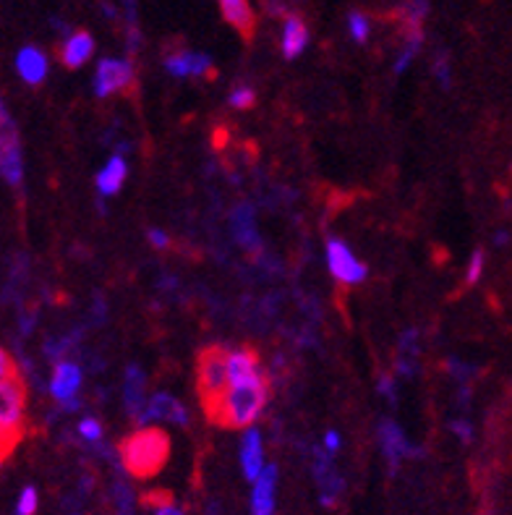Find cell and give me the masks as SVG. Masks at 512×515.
<instances>
[{"label":"cell","instance_id":"obj_18","mask_svg":"<svg viewBox=\"0 0 512 515\" xmlns=\"http://www.w3.org/2000/svg\"><path fill=\"white\" fill-rule=\"evenodd\" d=\"M126 179H129V162L121 155H112L111 160L105 162V168L97 173L94 186H97V191H100L102 197H115V194L123 189Z\"/></svg>","mask_w":512,"mask_h":515},{"label":"cell","instance_id":"obj_12","mask_svg":"<svg viewBox=\"0 0 512 515\" xmlns=\"http://www.w3.org/2000/svg\"><path fill=\"white\" fill-rule=\"evenodd\" d=\"M379 445H382V452H384V458H387V463H390L392 471H398L402 458L413 452L408 448V440H405L402 429L392 419L379 422Z\"/></svg>","mask_w":512,"mask_h":515},{"label":"cell","instance_id":"obj_25","mask_svg":"<svg viewBox=\"0 0 512 515\" xmlns=\"http://www.w3.org/2000/svg\"><path fill=\"white\" fill-rule=\"evenodd\" d=\"M426 14H429V0H408L402 5V16H405V24H408V32H419Z\"/></svg>","mask_w":512,"mask_h":515},{"label":"cell","instance_id":"obj_9","mask_svg":"<svg viewBox=\"0 0 512 515\" xmlns=\"http://www.w3.org/2000/svg\"><path fill=\"white\" fill-rule=\"evenodd\" d=\"M230 233H233L238 247L251 251L254 257L262 254V238H259V230H256V212H254L251 202H238L230 209Z\"/></svg>","mask_w":512,"mask_h":515},{"label":"cell","instance_id":"obj_36","mask_svg":"<svg viewBox=\"0 0 512 515\" xmlns=\"http://www.w3.org/2000/svg\"><path fill=\"white\" fill-rule=\"evenodd\" d=\"M449 429H452V434H455L463 445H468V442L473 440V426H470L468 419H458V422H452Z\"/></svg>","mask_w":512,"mask_h":515},{"label":"cell","instance_id":"obj_1","mask_svg":"<svg viewBox=\"0 0 512 515\" xmlns=\"http://www.w3.org/2000/svg\"><path fill=\"white\" fill-rule=\"evenodd\" d=\"M269 401V380L265 372L248 377V380L233 382L223 395V401L217 403L215 413L209 416V422L227 429H238V426H251L265 411Z\"/></svg>","mask_w":512,"mask_h":515},{"label":"cell","instance_id":"obj_44","mask_svg":"<svg viewBox=\"0 0 512 515\" xmlns=\"http://www.w3.org/2000/svg\"><path fill=\"white\" fill-rule=\"evenodd\" d=\"M507 241H510V233H507V230H497V236H494V247H507Z\"/></svg>","mask_w":512,"mask_h":515},{"label":"cell","instance_id":"obj_28","mask_svg":"<svg viewBox=\"0 0 512 515\" xmlns=\"http://www.w3.org/2000/svg\"><path fill=\"white\" fill-rule=\"evenodd\" d=\"M40 508V494L34 487H24L16 500V515H34Z\"/></svg>","mask_w":512,"mask_h":515},{"label":"cell","instance_id":"obj_15","mask_svg":"<svg viewBox=\"0 0 512 515\" xmlns=\"http://www.w3.org/2000/svg\"><path fill=\"white\" fill-rule=\"evenodd\" d=\"M144 390H147V377H144V372H141L136 364H131V366L126 369V377H123V403H126L129 416H134L136 422H139V416H141L144 408H147Z\"/></svg>","mask_w":512,"mask_h":515},{"label":"cell","instance_id":"obj_23","mask_svg":"<svg viewBox=\"0 0 512 515\" xmlns=\"http://www.w3.org/2000/svg\"><path fill=\"white\" fill-rule=\"evenodd\" d=\"M398 372L402 377H413L419 372V333L408 330L401 337V354H398Z\"/></svg>","mask_w":512,"mask_h":515},{"label":"cell","instance_id":"obj_37","mask_svg":"<svg viewBox=\"0 0 512 515\" xmlns=\"http://www.w3.org/2000/svg\"><path fill=\"white\" fill-rule=\"evenodd\" d=\"M19 374V369H16V364H14V359L0 348V382L11 380V377H16Z\"/></svg>","mask_w":512,"mask_h":515},{"label":"cell","instance_id":"obj_2","mask_svg":"<svg viewBox=\"0 0 512 515\" xmlns=\"http://www.w3.org/2000/svg\"><path fill=\"white\" fill-rule=\"evenodd\" d=\"M118 458L134 479H152L170 458V437L157 426H141L121 440Z\"/></svg>","mask_w":512,"mask_h":515},{"label":"cell","instance_id":"obj_20","mask_svg":"<svg viewBox=\"0 0 512 515\" xmlns=\"http://www.w3.org/2000/svg\"><path fill=\"white\" fill-rule=\"evenodd\" d=\"M220 8H223L225 22L230 24L233 29H238L246 40L254 34L256 16H254V8H251L248 0H220Z\"/></svg>","mask_w":512,"mask_h":515},{"label":"cell","instance_id":"obj_40","mask_svg":"<svg viewBox=\"0 0 512 515\" xmlns=\"http://www.w3.org/2000/svg\"><path fill=\"white\" fill-rule=\"evenodd\" d=\"M340 445H343V440H340L337 432H327V434H324V450H327L330 455H334V452L340 450Z\"/></svg>","mask_w":512,"mask_h":515},{"label":"cell","instance_id":"obj_19","mask_svg":"<svg viewBox=\"0 0 512 515\" xmlns=\"http://www.w3.org/2000/svg\"><path fill=\"white\" fill-rule=\"evenodd\" d=\"M94 53V40L90 32H73L68 34L63 50H61V61L66 68H82Z\"/></svg>","mask_w":512,"mask_h":515},{"label":"cell","instance_id":"obj_41","mask_svg":"<svg viewBox=\"0 0 512 515\" xmlns=\"http://www.w3.org/2000/svg\"><path fill=\"white\" fill-rule=\"evenodd\" d=\"M155 515H186V513L180 510L179 505H173V502H168V500H165V502H159V505L155 508Z\"/></svg>","mask_w":512,"mask_h":515},{"label":"cell","instance_id":"obj_7","mask_svg":"<svg viewBox=\"0 0 512 515\" xmlns=\"http://www.w3.org/2000/svg\"><path fill=\"white\" fill-rule=\"evenodd\" d=\"M327 267L333 272L334 280L340 283H361L366 277V265H361L356 259V254L348 248V244H343L340 238H330L327 241Z\"/></svg>","mask_w":512,"mask_h":515},{"label":"cell","instance_id":"obj_42","mask_svg":"<svg viewBox=\"0 0 512 515\" xmlns=\"http://www.w3.org/2000/svg\"><path fill=\"white\" fill-rule=\"evenodd\" d=\"M22 335H29L32 333V327H34V312H29V314H22Z\"/></svg>","mask_w":512,"mask_h":515},{"label":"cell","instance_id":"obj_14","mask_svg":"<svg viewBox=\"0 0 512 515\" xmlns=\"http://www.w3.org/2000/svg\"><path fill=\"white\" fill-rule=\"evenodd\" d=\"M275 487H277V469L265 466L251 490V515H275Z\"/></svg>","mask_w":512,"mask_h":515},{"label":"cell","instance_id":"obj_33","mask_svg":"<svg viewBox=\"0 0 512 515\" xmlns=\"http://www.w3.org/2000/svg\"><path fill=\"white\" fill-rule=\"evenodd\" d=\"M447 369H449L452 380L458 382L460 387H463V384H470V377L476 374V369H473V366H468V364H463V361H458V359L447 361Z\"/></svg>","mask_w":512,"mask_h":515},{"label":"cell","instance_id":"obj_31","mask_svg":"<svg viewBox=\"0 0 512 515\" xmlns=\"http://www.w3.org/2000/svg\"><path fill=\"white\" fill-rule=\"evenodd\" d=\"M484 262H487L484 248H476V251L470 254V259H468V272H466L468 286H476V283L481 280V275H484Z\"/></svg>","mask_w":512,"mask_h":515},{"label":"cell","instance_id":"obj_26","mask_svg":"<svg viewBox=\"0 0 512 515\" xmlns=\"http://www.w3.org/2000/svg\"><path fill=\"white\" fill-rule=\"evenodd\" d=\"M112 502H115V510H118L115 515H134V492L121 479L112 484Z\"/></svg>","mask_w":512,"mask_h":515},{"label":"cell","instance_id":"obj_8","mask_svg":"<svg viewBox=\"0 0 512 515\" xmlns=\"http://www.w3.org/2000/svg\"><path fill=\"white\" fill-rule=\"evenodd\" d=\"M312 469L314 479H316V484H319V502H322L324 508H333L334 502H337V497L345 490L343 476H340L333 466V455H330L327 450L316 448L314 450Z\"/></svg>","mask_w":512,"mask_h":515},{"label":"cell","instance_id":"obj_27","mask_svg":"<svg viewBox=\"0 0 512 515\" xmlns=\"http://www.w3.org/2000/svg\"><path fill=\"white\" fill-rule=\"evenodd\" d=\"M421 29L419 32H408V43L402 47V53L398 55V61H395V73H402L405 68L413 63V58H416V53H419V47H421Z\"/></svg>","mask_w":512,"mask_h":515},{"label":"cell","instance_id":"obj_21","mask_svg":"<svg viewBox=\"0 0 512 515\" xmlns=\"http://www.w3.org/2000/svg\"><path fill=\"white\" fill-rule=\"evenodd\" d=\"M227 372H230V384L233 382L248 380L254 374L262 372L259 366V354L254 348H236V351H227Z\"/></svg>","mask_w":512,"mask_h":515},{"label":"cell","instance_id":"obj_16","mask_svg":"<svg viewBox=\"0 0 512 515\" xmlns=\"http://www.w3.org/2000/svg\"><path fill=\"white\" fill-rule=\"evenodd\" d=\"M165 68L173 76H204L212 71V58L207 53H194V50H183L176 55L165 58Z\"/></svg>","mask_w":512,"mask_h":515},{"label":"cell","instance_id":"obj_3","mask_svg":"<svg viewBox=\"0 0 512 515\" xmlns=\"http://www.w3.org/2000/svg\"><path fill=\"white\" fill-rule=\"evenodd\" d=\"M230 387V372H227V351L220 345H207L197 356V390H199L201 408L207 416L215 413L217 403Z\"/></svg>","mask_w":512,"mask_h":515},{"label":"cell","instance_id":"obj_17","mask_svg":"<svg viewBox=\"0 0 512 515\" xmlns=\"http://www.w3.org/2000/svg\"><path fill=\"white\" fill-rule=\"evenodd\" d=\"M16 71L26 84L37 87V84L45 82L47 76V55L40 47H22L19 55H16Z\"/></svg>","mask_w":512,"mask_h":515},{"label":"cell","instance_id":"obj_43","mask_svg":"<svg viewBox=\"0 0 512 515\" xmlns=\"http://www.w3.org/2000/svg\"><path fill=\"white\" fill-rule=\"evenodd\" d=\"M102 319H105V301H102V298L97 296V301H94V322L100 325Z\"/></svg>","mask_w":512,"mask_h":515},{"label":"cell","instance_id":"obj_29","mask_svg":"<svg viewBox=\"0 0 512 515\" xmlns=\"http://www.w3.org/2000/svg\"><path fill=\"white\" fill-rule=\"evenodd\" d=\"M76 432H79V437L84 440V442H90V445H100V440H102V424L97 422V419H82L79 426H76Z\"/></svg>","mask_w":512,"mask_h":515},{"label":"cell","instance_id":"obj_24","mask_svg":"<svg viewBox=\"0 0 512 515\" xmlns=\"http://www.w3.org/2000/svg\"><path fill=\"white\" fill-rule=\"evenodd\" d=\"M79 340H82V330H73L63 337H50L45 343V356L55 364H61V361H66V354Z\"/></svg>","mask_w":512,"mask_h":515},{"label":"cell","instance_id":"obj_35","mask_svg":"<svg viewBox=\"0 0 512 515\" xmlns=\"http://www.w3.org/2000/svg\"><path fill=\"white\" fill-rule=\"evenodd\" d=\"M22 440V434H16V432H8V429H3L0 426V461L11 452V450L16 448V442Z\"/></svg>","mask_w":512,"mask_h":515},{"label":"cell","instance_id":"obj_10","mask_svg":"<svg viewBox=\"0 0 512 515\" xmlns=\"http://www.w3.org/2000/svg\"><path fill=\"white\" fill-rule=\"evenodd\" d=\"M157 422H168V424H176V426H186L188 424V413H186V408L180 401H176L173 395H168V393H157L150 398V403L144 408V413L139 416V426H150V424H157Z\"/></svg>","mask_w":512,"mask_h":515},{"label":"cell","instance_id":"obj_5","mask_svg":"<svg viewBox=\"0 0 512 515\" xmlns=\"http://www.w3.org/2000/svg\"><path fill=\"white\" fill-rule=\"evenodd\" d=\"M0 176L11 186H22L24 180L22 141L14 121L0 123Z\"/></svg>","mask_w":512,"mask_h":515},{"label":"cell","instance_id":"obj_32","mask_svg":"<svg viewBox=\"0 0 512 515\" xmlns=\"http://www.w3.org/2000/svg\"><path fill=\"white\" fill-rule=\"evenodd\" d=\"M348 32H351V37H353L356 43H366V40H369V19H366L363 14L353 11V14L348 16Z\"/></svg>","mask_w":512,"mask_h":515},{"label":"cell","instance_id":"obj_22","mask_svg":"<svg viewBox=\"0 0 512 515\" xmlns=\"http://www.w3.org/2000/svg\"><path fill=\"white\" fill-rule=\"evenodd\" d=\"M309 45V29L306 24L301 22L298 16H288L285 19V26H283V55L293 61L298 58L304 50Z\"/></svg>","mask_w":512,"mask_h":515},{"label":"cell","instance_id":"obj_34","mask_svg":"<svg viewBox=\"0 0 512 515\" xmlns=\"http://www.w3.org/2000/svg\"><path fill=\"white\" fill-rule=\"evenodd\" d=\"M434 73H437V79H440V84L442 87H449L452 84V73H449V61H447L445 53H440L437 55V61H434Z\"/></svg>","mask_w":512,"mask_h":515},{"label":"cell","instance_id":"obj_39","mask_svg":"<svg viewBox=\"0 0 512 515\" xmlns=\"http://www.w3.org/2000/svg\"><path fill=\"white\" fill-rule=\"evenodd\" d=\"M150 244L155 248H168L170 247V238H168V233L165 230H157V228H152L150 230Z\"/></svg>","mask_w":512,"mask_h":515},{"label":"cell","instance_id":"obj_4","mask_svg":"<svg viewBox=\"0 0 512 515\" xmlns=\"http://www.w3.org/2000/svg\"><path fill=\"white\" fill-rule=\"evenodd\" d=\"M24 413H26V384L16 374L11 380L0 382V426L22 434Z\"/></svg>","mask_w":512,"mask_h":515},{"label":"cell","instance_id":"obj_30","mask_svg":"<svg viewBox=\"0 0 512 515\" xmlns=\"http://www.w3.org/2000/svg\"><path fill=\"white\" fill-rule=\"evenodd\" d=\"M227 102L233 105V108H238V111H248V108H254V102H256V92L251 90V87H236V90L230 92V97H227Z\"/></svg>","mask_w":512,"mask_h":515},{"label":"cell","instance_id":"obj_11","mask_svg":"<svg viewBox=\"0 0 512 515\" xmlns=\"http://www.w3.org/2000/svg\"><path fill=\"white\" fill-rule=\"evenodd\" d=\"M79 390H82V366L71 359L55 364L53 377H50V395L58 403H68V401H76Z\"/></svg>","mask_w":512,"mask_h":515},{"label":"cell","instance_id":"obj_6","mask_svg":"<svg viewBox=\"0 0 512 515\" xmlns=\"http://www.w3.org/2000/svg\"><path fill=\"white\" fill-rule=\"evenodd\" d=\"M134 84V66L121 58H102L94 71V94L108 97L112 92L129 90Z\"/></svg>","mask_w":512,"mask_h":515},{"label":"cell","instance_id":"obj_38","mask_svg":"<svg viewBox=\"0 0 512 515\" xmlns=\"http://www.w3.org/2000/svg\"><path fill=\"white\" fill-rule=\"evenodd\" d=\"M379 393L387 398V403L398 405V390H395V382L390 380V377H382V380H379Z\"/></svg>","mask_w":512,"mask_h":515},{"label":"cell","instance_id":"obj_13","mask_svg":"<svg viewBox=\"0 0 512 515\" xmlns=\"http://www.w3.org/2000/svg\"><path fill=\"white\" fill-rule=\"evenodd\" d=\"M265 448H262V434L259 429H246L241 440V469L248 481H256L259 473L265 471Z\"/></svg>","mask_w":512,"mask_h":515}]
</instances>
